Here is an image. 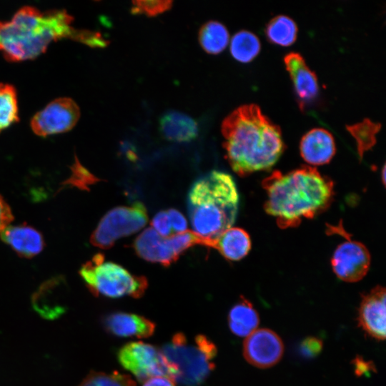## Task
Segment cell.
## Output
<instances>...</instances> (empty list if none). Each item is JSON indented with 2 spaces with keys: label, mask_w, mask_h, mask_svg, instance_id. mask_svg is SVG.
<instances>
[{
  "label": "cell",
  "mask_w": 386,
  "mask_h": 386,
  "mask_svg": "<svg viewBox=\"0 0 386 386\" xmlns=\"http://www.w3.org/2000/svg\"><path fill=\"white\" fill-rule=\"evenodd\" d=\"M151 223L152 228L162 237H169L172 233L171 223L166 210L157 213Z\"/></svg>",
  "instance_id": "29"
},
{
  "label": "cell",
  "mask_w": 386,
  "mask_h": 386,
  "mask_svg": "<svg viewBox=\"0 0 386 386\" xmlns=\"http://www.w3.org/2000/svg\"><path fill=\"white\" fill-rule=\"evenodd\" d=\"M174 371V380L181 386H199L214 368L217 347L208 337L199 335L190 342L177 333L160 349Z\"/></svg>",
  "instance_id": "5"
},
{
  "label": "cell",
  "mask_w": 386,
  "mask_h": 386,
  "mask_svg": "<svg viewBox=\"0 0 386 386\" xmlns=\"http://www.w3.org/2000/svg\"><path fill=\"white\" fill-rule=\"evenodd\" d=\"M385 165L383 166V168H382V184L385 185Z\"/></svg>",
  "instance_id": "35"
},
{
  "label": "cell",
  "mask_w": 386,
  "mask_h": 386,
  "mask_svg": "<svg viewBox=\"0 0 386 386\" xmlns=\"http://www.w3.org/2000/svg\"><path fill=\"white\" fill-rule=\"evenodd\" d=\"M284 61L293 82L300 107L303 109L317 96L319 86L316 74L299 53H288L284 56Z\"/></svg>",
  "instance_id": "13"
},
{
  "label": "cell",
  "mask_w": 386,
  "mask_h": 386,
  "mask_svg": "<svg viewBox=\"0 0 386 386\" xmlns=\"http://www.w3.org/2000/svg\"><path fill=\"white\" fill-rule=\"evenodd\" d=\"M172 1H133L131 13L133 14H144L147 16H155L169 10L172 6Z\"/></svg>",
  "instance_id": "28"
},
{
  "label": "cell",
  "mask_w": 386,
  "mask_h": 386,
  "mask_svg": "<svg viewBox=\"0 0 386 386\" xmlns=\"http://www.w3.org/2000/svg\"><path fill=\"white\" fill-rule=\"evenodd\" d=\"M198 39L204 51L210 54H217L227 47L229 34L222 23L209 21L200 28Z\"/></svg>",
  "instance_id": "21"
},
{
  "label": "cell",
  "mask_w": 386,
  "mask_h": 386,
  "mask_svg": "<svg viewBox=\"0 0 386 386\" xmlns=\"http://www.w3.org/2000/svg\"><path fill=\"white\" fill-rule=\"evenodd\" d=\"M106 330L111 334L122 337L147 338L152 336L155 325L146 317L132 313L117 312L104 320Z\"/></svg>",
  "instance_id": "17"
},
{
  "label": "cell",
  "mask_w": 386,
  "mask_h": 386,
  "mask_svg": "<svg viewBox=\"0 0 386 386\" xmlns=\"http://www.w3.org/2000/svg\"><path fill=\"white\" fill-rule=\"evenodd\" d=\"M80 109L71 98L59 97L36 112L31 120V128L38 136L46 137L66 132L76 124Z\"/></svg>",
  "instance_id": "10"
},
{
  "label": "cell",
  "mask_w": 386,
  "mask_h": 386,
  "mask_svg": "<svg viewBox=\"0 0 386 386\" xmlns=\"http://www.w3.org/2000/svg\"><path fill=\"white\" fill-rule=\"evenodd\" d=\"M18 121L16 89L9 84L0 83V132Z\"/></svg>",
  "instance_id": "24"
},
{
  "label": "cell",
  "mask_w": 386,
  "mask_h": 386,
  "mask_svg": "<svg viewBox=\"0 0 386 386\" xmlns=\"http://www.w3.org/2000/svg\"><path fill=\"white\" fill-rule=\"evenodd\" d=\"M262 186L267 194L264 210L281 229L296 227L303 218L325 212L335 196L332 179L307 165L285 174L275 170Z\"/></svg>",
  "instance_id": "3"
},
{
  "label": "cell",
  "mask_w": 386,
  "mask_h": 386,
  "mask_svg": "<svg viewBox=\"0 0 386 386\" xmlns=\"http://www.w3.org/2000/svg\"><path fill=\"white\" fill-rule=\"evenodd\" d=\"M259 323L257 312L244 297H241L228 314V325L231 332L241 337H246L256 330Z\"/></svg>",
  "instance_id": "20"
},
{
  "label": "cell",
  "mask_w": 386,
  "mask_h": 386,
  "mask_svg": "<svg viewBox=\"0 0 386 386\" xmlns=\"http://www.w3.org/2000/svg\"><path fill=\"white\" fill-rule=\"evenodd\" d=\"M380 127V124L373 122L368 119L347 127V130L356 140L357 152L360 159L363 157L365 152L375 145L376 134Z\"/></svg>",
  "instance_id": "25"
},
{
  "label": "cell",
  "mask_w": 386,
  "mask_h": 386,
  "mask_svg": "<svg viewBox=\"0 0 386 386\" xmlns=\"http://www.w3.org/2000/svg\"><path fill=\"white\" fill-rule=\"evenodd\" d=\"M71 176L65 182V185L76 187L81 189H87L89 185L93 184L96 181H99V179L81 164L76 157H75L74 163L71 167Z\"/></svg>",
  "instance_id": "27"
},
{
  "label": "cell",
  "mask_w": 386,
  "mask_h": 386,
  "mask_svg": "<svg viewBox=\"0 0 386 386\" xmlns=\"http://www.w3.org/2000/svg\"><path fill=\"white\" fill-rule=\"evenodd\" d=\"M322 349V342L314 337H307L301 345V351L307 357H314L320 352Z\"/></svg>",
  "instance_id": "30"
},
{
  "label": "cell",
  "mask_w": 386,
  "mask_h": 386,
  "mask_svg": "<svg viewBox=\"0 0 386 386\" xmlns=\"http://www.w3.org/2000/svg\"><path fill=\"white\" fill-rule=\"evenodd\" d=\"M327 234H337L347 240L339 244L331 258V264L336 276L347 282L361 280L367 273L371 257L367 247L361 242L352 240L342 226L327 225Z\"/></svg>",
  "instance_id": "9"
},
{
  "label": "cell",
  "mask_w": 386,
  "mask_h": 386,
  "mask_svg": "<svg viewBox=\"0 0 386 386\" xmlns=\"http://www.w3.org/2000/svg\"><path fill=\"white\" fill-rule=\"evenodd\" d=\"M79 272L90 292L96 296L139 298L148 287L144 276L132 274L118 264L104 261L102 253L82 264Z\"/></svg>",
  "instance_id": "6"
},
{
  "label": "cell",
  "mask_w": 386,
  "mask_h": 386,
  "mask_svg": "<svg viewBox=\"0 0 386 386\" xmlns=\"http://www.w3.org/2000/svg\"><path fill=\"white\" fill-rule=\"evenodd\" d=\"M302 157L312 165L327 164L335 154V143L332 134L323 128H314L302 137L300 144Z\"/></svg>",
  "instance_id": "15"
},
{
  "label": "cell",
  "mask_w": 386,
  "mask_h": 386,
  "mask_svg": "<svg viewBox=\"0 0 386 386\" xmlns=\"http://www.w3.org/2000/svg\"><path fill=\"white\" fill-rule=\"evenodd\" d=\"M14 219L9 205L0 195V234Z\"/></svg>",
  "instance_id": "32"
},
{
  "label": "cell",
  "mask_w": 386,
  "mask_h": 386,
  "mask_svg": "<svg viewBox=\"0 0 386 386\" xmlns=\"http://www.w3.org/2000/svg\"><path fill=\"white\" fill-rule=\"evenodd\" d=\"M133 247L139 257L165 267L175 262L179 257L172 249L167 237L161 236L152 227L145 229L136 238Z\"/></svg>",
  "instance_id": "14"
},
{
  "label": "cell",
  "mask_w": 386,
  "mask_h": 386,
  "mask_svg": "<svg viewBox=\"0 0 386 386\" xmlns=\"http://www.w3.org/2000/svg\"><path fill=\"white\" fill-rule=\"evenodd\" d=\"M78 386H137L129 375L118 372H91Z\"/></svg>",
  "instance_id": "26"
},
{
  "label": "cell",
  "mask_w": 386,
  "mask_h": 386,
  "mask_svg": "<svg viewBox=\"0 0 386 386\" xmlns=\"http://www.w3.org/2000/svg\"><path fill=\"white\" fill-rule=\"evenodd\" d=\"M1 237L16 254L25 258L37 255L44 247L41 232L27 224L8 226L1 233Z\"/></svg>",
  "instance_id": "16"
},
{
  "label": "cell",
  "mask_w": 386,
  "mask_h": 386,
  "mask_svg": "<svg viewBox=\"0 0 386 386\" xmlns=\"http://www.w3.org/2000/svg\"><path fill=\"white\" fill-rule=\"evenodd\" d=\"M167 211L172 230L177 233L186 231L187 222L184 215L175 209H169Z\"/></svg>",
  "instance_id": "31"
},
{
  "label": "cell",
  "mask_w": 386,
  "mask_h": 386,
  "mask_svg": "<svg viewBox=\"0 0 386 386\" xmlns=\"http://www.w3.org/2000/svg\"><path fill=\"white\" fill-rule=\"evenodd\" d=\"M261 44L259 38L247 30H241L233 35L230 42V53L242 63L251 61L259 54Z\"/></svg>",
  "instance_id": "22"
},
{
  "label": "cell",
  "mask_w": 386,
  "mask_h": 386,
  "mask_svg": "<svg viewBox=\"0 0 386 386\" xmlns=\"http://www.w3.org/2000/svg\"><path fill=\"white\" fill-rule=\"evenodd\" d=\"M265 34L271 42L281 46H290L296 40L297 26L290 17L279 15L267 23Z\"/></svg>",
  "instance_id": "23"
},
{
  "label": "cell",
  "mask_w": 386,
  "mask_h": 386,
  "mask_svg": "<svg viewBox=\"0 0 386 386\" xmlns=\"http://www.w3.org/2000/svg\"><path fill=\"white\" fill-rule=\"evenodd\" d=\"M385 317V288L377 286L362 297L358 310V325L370 337L383 340L386 336Z\"/></svg>",
  "instance_id": "12"
},
{
  "label": "cell",
  "mask_w": 386,
  "mask_h": 386,
  "mask_svg": "<svg viewBox=\"0 0 386 386\" xmlns=\"http://www.w3.org/2000/svg\"><path fill=\"white\" fill-rule=\"evenodd\" d=\"M159 131L162 136L172 142H188L198 135V125L189 116L180 112L171 110L159 119Z\"/></svg>",
  "instance_id": "18"
},
{
  "label": "cell",
  "mask_w": 386,
  "mask_h": 386,
  "mask_svg": "<svg viewBox=\"0 0 386 386\" xmlns=\"http://www.w3.org/2000/svg\"><path fill=\"white\" fill-rule=\"evenodd\" d=\"M284 349L283 342L276 332L268 328H257L245 337L243 355L254 367L266 369L280 361Z\"/></svg>",
  "instance_id": "11"
},
{
  "label": "cell",
  "mask_w": 386,
  "mask_h": 386,
  "mask_svg": "<svg viewBox=\"0 0 386 386\" xmlns=\"http://www.w3.org/2000/svg\"><path fill=\"white\" fill-rule=\"evenodd\" d=\"M117 357L121 365L139 382H143L155 376L174 378L173 368L161 350L154 345L143 342H131L120 348Z\"/></svg>",
  "instance_id": "8"
},
{
  "label": "cell",
  "mask_w": 386,
  "mask_h": 386,
  "mask_svg": "<svg viewBox=\"0 0 386 386\" xmlns=\"http://www.w3.org/2000/svg\"><path fill=\"white\" fill-rule=\"evenodd\" d=\"M142 386H176V383L168 376H155L144 381Z\"/></svg>",
  "instance_id": "33"
},
{
  "label": "cell",
  "mask_w": 386,
  "mask_h": 386,
  "mask_svg": "<svg viewBox=\"0 0 386 386\" xmlns=\"http://www.w3.org/2000/svg\"><path fill=\"white\" fill-rule=\"evenodd\" d=\"M147 220V209L142 202L114 207L101 219L90 237V242L101 249L110 248L118 239L140 230Z\"/></svg>",
  "instance_id": "7"
},
{
  "label": "cell",
  "mask_w": 386,
  "mask_h": 386,
  "mask_svg": "<svg viewBox=\"0 0 386 386\" xmlns=\"http://www.w3.org/2000/svg\"><path fill=\"white\" fill-rule=\"evenodd\" d=\"M236 184L227 173L213 170L197 179L187 196V209L193 232L213 242L232 227L238 210Z\"/></svg>",
  "instance_id": "4"
},
{
  "label": "cell",
  "mask_w": 386,
  "mask_h": 386,
  "mask_svg": "<svg viewBox=\"0 0 386 386\" xmlns=\"http://www.w3.org/2000/svg\"><path fill=\"white\" fill-rule=\"evenodd\" d=\"M226 159L241 177L267 170L284 149L281 130L254 104L232 111L221 126Z\"/></svg>",
  "instance_id": "2"
},
{
  "label": "cell",
  "mask_w": 386,
  "mask_h": 386,
  "mask_svg": "<svg viewBox=\"0 0 386 386\" xmlns=\"http://www.w3.org/2000/svg\"><path fill=\"white\" fill-rule=\"evenodd\" d=\"M74 17L64 9L40 11L21 7L9 21H0V51L9 61L33 59L54 41L70 39L91 47H106L101 33L73 26Z\"/></svg>",
  "instance_id": "1"
},
{
  "label": "cell",
  "mask_w": 386,
  "mask_h": 386,
  "mask_svg": "<svg viewBox=\"0 0 386 386\" xmlns=\"http://www.w3.org/2000/svg\"><path fill=\"white\" fill-rule=\"evenodd\" d=\"M227 259L237 261L244 257L251 249V239L248 233L239 227H230L212 243Z\"/></svg>",
  "instance_id": "19"
},
{
  "label": "cell",
  "mask_w": 386,
  "mask_h": 386,
  "mask_svg": "<svg viewBox=\"0 0 386 386\" xmlns=\"http://www.w3.org/2000/svg\"><path fill=\"white\" fill-rule=\"evenodd\" d=\"M353 364L355 366V373L357 375H365L371 371H374V365L370 362H367L360 357H356L354 360Z\"/></svg>",
  "instance_id": "34"
}]
</instances>
